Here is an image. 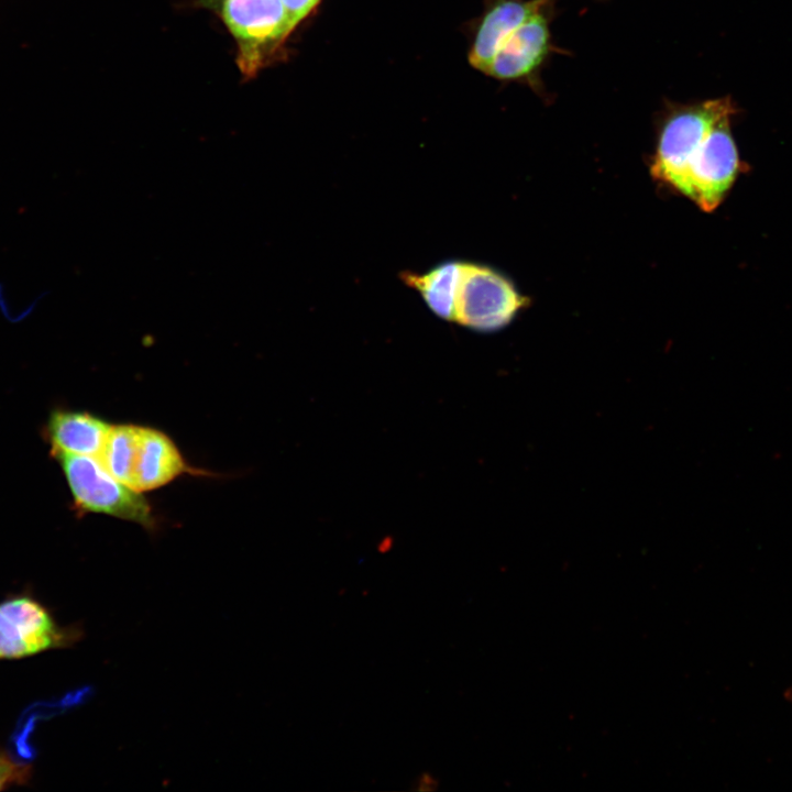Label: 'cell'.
<instances>
[{"label": "cell", "mask_w": 792, "mask_h": 792, "mask_svg": "<svg viewBox=\"0 0 792 792\" xmlns=\"http://www.w3.org/2000/svg\"><path fill=\"white\" fill-rule=\"evenodd\" d=\"M2 752H3V751H2V750H0V755H1Z\"/></svg>", "instance_id": "cell-16"}, {"label": "cell", "mask_w": 792, "mask_h": 792, "mask_svg": "<svg viewBox=\"0 0 792 792\" xmlns=\"http://www.w3.org/2000/svg\"><path fill=\"white\" fill-rule=\"evenodd\" d=\"M111 425L100 417L79 410H54L45 426V438L53 457L61 454H100Z\"/></svg>", "instance_id": "cell-8"}, {"label": "cell", "mask_w": 792, "mask_h": 792, "mask_svg": "<svg viewBox=\"0 0 792 792\" xmlns=\"http://www.w3.org/2000/svg\"><path fill=\"white\" fill-rule=\"evenodd\" d=\"M730 98L678 107L664 119L651 174L660 183L713 211L741 169L730 131Z\"/></svg>", "instance_id": "cell-1"}, {"label": "cell", "mask_w": 792, "mask_h": 792, "mask_svg": "<svg viewBox=\"0 0 792 792\" xmlns=\"http://www.w3.org/2000/svg\"><path fill=\"white\" fill-rule=\"evenodd\" d=\"M439 788V780L431 772L420 773L414 783V790L418 792H433Z\"/></svg>", "instance_id": "cell-13"}, {"label": "cell", "mask_w": 792, "mask_h": 792, "mask_svg": "<svg viewBox=\"0 0 792 792\" xmlns=\"http://www.w3.org/2000/svg\"><path fill=\"white\" fill-rule=\"evenodd\" d=\"M204 473L187 464L168 435L152 427L140 426L132 488L144 493L167 485L180 475Z\"/></svg>", "instance_id": "cell-7"}, {"label": "cell", "mask_w": 792, "mask_h": 792, "mask_svg": "<svg viewBox=\"0 0 792 792\" xmlns=\"http://www.w3.org/2000/svg\"><path fill=\"white\" fill-rule=\"evenodd\" d=\"M32 776L29 765H20L2 752L0 755V790L11 785L25 784Z\"/></svg>", "instance_id": "cell-11"}, {"label": "cell", "mask_w": 792, "mask_h": 792, "mask_svg": "<svg viewBox=\"0 0 792 792\" xmlns=\"http://www.w3.org/2000/svg\"><path fill=\"white\" fill-rule=\"evenodd\" d=\"M139 435V425H111L105 446L98 455L103 468L113 477L130 487L133 479Z\"/></svg>", "instance_id": "cell-10"}, {"label": "cell", "mask_w": 792, "mask_h": 792, "mask_svg": "<svg viewBox=\"0 0 792 792\" xmlns=\"http://www.w3.org/2000/svg\"><path fill=\"white\" fill-rule=\"evenodd\" d=\"M206 1H208V0H200V3H204V2H206Z\"/></svg>", "instance_id": "cell-15"}, {"label": "cell", "mask_w": 792, "mask_h": 792, "mask_svg": "<svg viewBox=\"0 0 792 792\" xmlns=\"http://www.w3.org/2000/svg\"><path fill=\"white\" fill-rule=\"evenodd\" d=\"M202 7L217 11L238 46V66L253 77L293 30L282 0H208Z\"/></svg>", "instance_id": "cell-4"}, {"label": "cell", "mask_w": 792, "mask_h": 792, "mask_svg": "<svg viewBox=\"0 0 792 792\" xmlns=\"http://www.w3.org/2000/svg\"><path fill=\"white\" fill-rule=\"evenodd\" d=\"M552 0H497L484 15L470 63L496 79H520L550 51Z\"/></svg>", "instance_id": "cell-2"}, {"label": "cell", "mask_w": 792, "mask_h": 792, "mask_svg": "<svg viewBox=\"0 0 792 792\" xmlns=\"http://www.w3.org/2000/svg\"><path fill=\"white\" fill-rule=\"evenodd\" d=\"M64 476L74 507L79 513L108 515L154 531L157 521L142 493L113 477L98 458L61 454Z\"/></svg>", "instance_id": "cell-3"}, {"label": "cell", "mask_w": 792, "mask_h": 792, "mask_svg": "<svg viewBox=\"0 0 792 792\" xmlns=\"http://www.w3.org/2000/svg\"><path fill=\"white\" fill-rule=\"evenodd\" d=\"M528 304L513 283L495 270L462 263L454 320L476 331H494L508 324Z\"/></svg>", "instance_id": "cell-6"}, {"label": "cell", "mask_w": 792, "mask_h": 792, "mask_svg": "<svg viewBox=\"0 0 792 792\" xmlns=\"http://www.w3.org/2000/svg\"><path fill=\"white\" fill-rule=\"evenodd\" d=\"M462 272V262L441 263L424 273L405 272L403 282L417 290L435 315L454 320L455 302Z\"/></svg>", "instance_id": "cell-9"}, {"label": "cell", "mask_w": 792, "mask_h": 792, "mask_svg": "<svg viewBox=\"0 0 792 792\" xmlns=\"http://www.w3.org/2000/svg\"><path fill=\"white\" fill-rule=\"evenodd\" d=\"M81 625L59 626L50 610L28 593L0 602V660L68 648L84 637Z\"/></svg>", "instance_id": "cell-5"}, {"label": "cell", "mask_w": 792, "mask_h": 792, "mask_svg": "<svg viewBox=\"0 0 792 792\" xmlns=\"http://www.w3.org/2000/svg\"><path fill=\"white\" fill-rule=\"evenodd\" d=\"M293 29L304 20L320 0H282Z\"/></svg>", "instance_id": "cell-12"}, {"label": "cell", "mask_w": 792, "mask_h": 792, "mask_svg": "<svg viewBox=\"0 0 792 792\" xmlns=\"http://www.w3.org/2000/svg\"><path fill=\"white\" fill-rule=\"evenodd\" d=\"M785 695L792 702V688L788 691Z\"/></svg>", "instance_id": "cell-14"}]
</instances>
